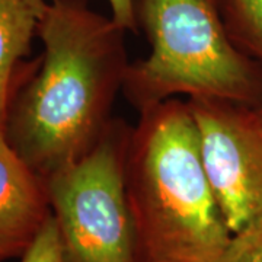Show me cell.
<instances>
[{"mask_svg":"<svg viewBox=\"0 0 262 262\" xmlns=\"http://www.w3.org/2000/svg\"><path fill=\"white\" fill-rule=\"evenodd\" d=\"M50 0H0V124L38 38Z\"/></svg>","mask_w":262,"mask_h":262,"instance_id":"obj_7","label":"cell"},{"mask_svg":"<svg viewBox=\"0 0 262 262\" xmlns=\"http://www.w3.org/2000/svg\"><path fill=\"white\" fill-rule=\"evenodd\" d=\"M139 262H214L232 239L201 159L187 99L139 114L125 155Z\"/></svg>","mask_w":262,"mask_h":262,"instance_id":"obj_2","label":"cell"},{"mask_svg":"<svg viewBox=\"0 0 262 262\" xmlns=\"http://www.w3.org/2000/svg\"><path fill=\"white\" fill-rule=\"evenodd\" d=\"M149 54L128 66L122 94L140 114L169 99L213 98L262 108V67L234 47L219 0H136Z\"/></svg>","mask_w":262,"mask_h":262,"instance_id":"obj_3","label":"cell"},{"mask_svg":"<svg viewBox=\"0 0 262 262\" xmlns=\"http://www.w3.org/2000/svg\"><path fill=\"white\" fill-rule=\"evenodd\" d=\"M131 128L114 118L89 155L46 179L66 262H139L124 178Z\"/></svg>","mask_w":262,"mask_h":262,"instance_id":"obj_4","label":"cell"},{"mask_svg":"<svg viewBox=\"0 0 262 262\" xmlns=\"http://www.w3.org/2000/svg\"><path fill=\"white\" fill-rule=\"evenodd\" d=\"M122 29L88 0H50L38 31L42 54L10 98L5 134L41 178L83 159L113 122L128 70Z\"/></svg>","mask_w":262,"mask_h":262,"instance_id":"obj_1","label":"cell"},{"mask_svg":"<svg viewBox=\"0 0 262 262\" xmlns=\"http://www.w3.org/2000/svg\"><path fill=\"white\" fill-rule=\"evenodd\" d=\"M50 217L46 179L20 159L0 124V262L20 258Z\"/></svg>","mask_w":262,"mask_h":262,"instance_id":"obj_6","label":"cell"},{"mask_svg":"<svg viewBox=\"0 0 262 262\" xmlns=\"http://www.w3.org/2000/svg\"><path fill=\"white\" fill-rule=\"evenodd\" d=\"M261 111H262V108H261Z\"/></svg>","mask_w":262,"mask_h":262,"instance_id":"obj_12","label":"cell"},{"mask_svg":"<svg viewBox=\"0 0 262 262\" xmlns=\"http://www.w3.org/2000/svg\"><path fill=\"white\" fill-rule=\"evenodd\" d=\"M219 9L234 47L262 67V0H219Z\"/></svg>","mask_w":262,"mask_h":262,"instance_id":"obj_8","label":"cell"},{"mask_svg":"<svg viewBox=\"0 0 262 262\" xmlns=\"http://www.w3.org/2000/svg\"><path fill=\"white\" fill-rule=\"evenodd\" d=\"M214 262H262V222L234 233Z\"/></svg>","mask_w":262,"mask_h":262,"instance_id":"obj_9","label":"cell"},{"mask_svg":"<svg viewBox=\"0 0 262 262\" xmlns=\"http://www.w3.org/2000/svg\"><path fill=\"white\" fill-rule=\"evenodd\" d=\"M20 262H66L53 214L20 256Z\"/></svg>","mask_w":262,"mask_h":262,"instance_id":"obj_10","label":"cell"},{"mask_svg":"<svg viewBox=\"0 0 262 262\" xmlns=\"http://www.w3.org/2000/svg\"><path fill=\"white\" fill-rule=\"evenodd\" d=\"M108 6L111 9V18L125 31L136 32L137 22H136V9L134 2L136 0H106Z\"/></svg>","mask_w":262,"mask_h":262,"instance_id":"obj_11","label":"cell"},{"mask_svg":"<svg viewBox=\"0 0 262 262\" xmlns=\"http://www.w3.org/2000/svg\"><path fill=\"white\" fill-rule=\"evenodd\" d=\"M201 159L232 234L262 222V111L244 103L191 98Z\"/></svg>","mask_w":262,"mask_h":262,"instance_id":"obj_5","label":"cell"}]
</instances>
